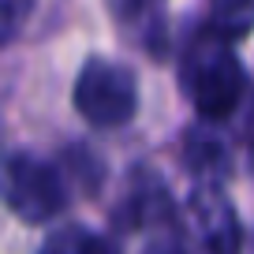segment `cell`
I'll list each match as a JSON object with an SVG mask.
<instances>
[{"instance_id": "cell-7", "label": "cell", "mask_w": 254, "mask_h": 254, "mask_svg": "<svg viewBox=\"0 0 254 254\" xmlns=\"http://www.w3.org/2000/svg\"><path fill=\"white\" fill-rule=\"evenodd\" d=\"M165 0H112V11H116L124 23H146V19H161Z\"/></svg>"}, {"instance_id": "cell-4", "label": "cell", "mask_w": 254, "mask_h": 254, "mask_svg": "<svg viewBox=\"0 0 254 254\" xmlns=\"http://www.w3.org/2000/svg\"><path fill=\"white\" fill-rule=\"evenodd\" d=\"M251 30H254V0H213L209 34H217L221 41H232Z\"/></svg>"}, {"instance_id": "cell-5", "label": "cell", "mask_w": 254, "mask_h": 254, "mask_svg": "<svg viewBox=\"0 0 254 254\" xmlns=\"http://www.w3.org/2000/svg\"><path fill=\"white\" fill-rule=\"evenodd\" d=\"M41 254H112V247L94 232L79 228V224H67V228H56L45 239Z\"/></svg>"}, {"instance_id": "cell-9", "label": "cell", "mask_w": 254, "mask_h": 254, "mask_svg": "<svg viewBox=\"0 0 254 254\" xmlns=\"http://www.w3.org/2000/svg\"><path fill=\"white\" fill-rule=\"evenodd\" d=\"M251 146H254V116H251Z\"/></svg>"}, {"instance_id": "cell-2", "label": "cell", "mask_w": 254, "mask_h": 254, "mask_svg": "<svg viewBox=\"0 0 254 254\" xmlns=\"http://www.w3.org/2000/svg\"><path fill=\"white\" fill-rule=\"evenodd\" d=\"M183 86L194 97L202 116L224 120L243 97V67L239 56L228 49V41H221L217 34H206L190 45L187 60H183Z\"/></svg>"}, {"instance_id": "cell-1", "label": "cell", "mask_w": 254, "mask_h": 254, "mask_svg": "<svg viewBox=\"0 0 254 254\" xmlns=\"http://www.w3.org/2000/svg\"><path fill=\"white\" fill-rule=\"evenodd\" d=\"M0 202L26 224H45L64 213L67 190L56 165L26 150L0 153Z\"/></svg>"}, {"instance_id": "cell-3", "label": "cell", "mask_w": 254, "mask_h": 254, "mask_svg": "<svg viewBox=\"0 0 254 254\" xmlns=\"http://www.w3.org/2000/svg\"><path fill=\"white\" fill-rule=\"evenodd\" d=\"M75 109L94 127H124L138 109L135 75L124 64L101 60V56L86 60L75 79Z\"/></svg>"}, {"instance_id": "cell-8", "label": "cell", "mask_w": 254, "mask_h": 254, "mask_svg": "<svg viewBox=\"0 0 254 254\" xmlns=\"http://www.w3.org/2000/svg\"><path fill=\"white\" fill-rule=\"evenodd\" d=\"M146 254H187V251L180 247V239H157L146 247Z\"/></svg>"}, {"instance_id": "cell-6", "label": "cell", "mask_w": 254, "mask_h": 254, "mask_svg": "<svg viewBox=\"0 0 254 254\" xmlns=\"http://www.w3.org/2000/svg\"><path fill=\"white\" fill-rule=\"evenodd\" d=\"M30 8H34V0H0V45L19 38L23 23L30 19Z\"/></svg>"}]
</instances>
